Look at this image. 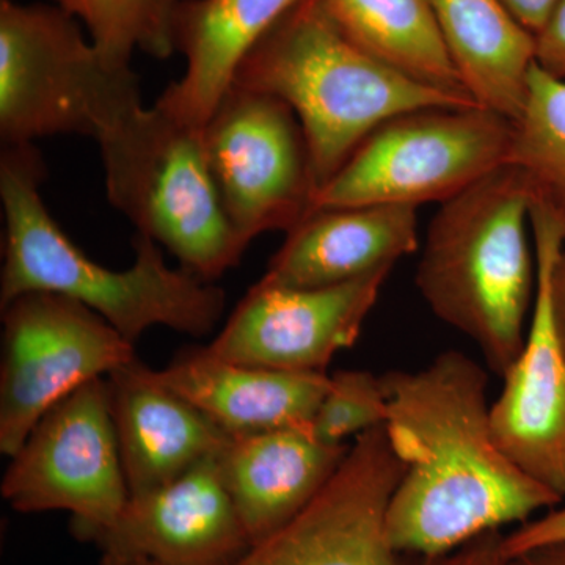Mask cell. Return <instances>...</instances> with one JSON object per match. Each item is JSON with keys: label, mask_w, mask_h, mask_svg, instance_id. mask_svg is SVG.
<instances>
[{"label": "cell", "mask_w": 565, "mask_h": 565, "mask_svg": "<svg viewBox=\"0 0 565 565\" xmlns=\"http://www.w3.org/2000/svg\"><path fill=\"white\" fill-rule=\"evenodd\" d=\"M565 542V505L552 509L548 514L530 520L504 534L503 550L505 556L535 548V546Z\"/></svg>", "instance_id": "484cf974"}, {"label": "cell", "mask_w": 565, "mask_h": 565, "mask_svg": "<svg viewBox=\"0 0 565 565\" xmlns=\"http://www.w3.org/2000/svg\"><path fill=\"white\" fill-rule=\"evenodd\" d=\"M159 384L210 416L230 435L278 429L311 430L330 385L327 373H289L215 359L203 348L181 353Z\"/></svg>", "instance_id": "ac0fdd59"}, {"label": "cell", "mask_w": 565, "mask_h": 565, "mask_svg": "<svg viewBox=\"0 0 565 565\" xmlns=\"http://www.w3.org/2000/svg\"><path fill=\"white\" fill-rule=\"evenodd\" d=\"M182 0H55L84 24L99 52L117 66H131L145 52L167 58L174 51V18Z\"/></svg>", "instance_id": "603a6c76"}, {"label": "cell", "mask_w": 565, "mask_h": 565, "mask_svg": "<svg viewBox=\"0 0 565 565\" xmlns=\"http://www.w3.org/2000/svg\"><path fill=\"white\" fill-rule=\"evenodd\" d=\"M530 32H537L555 9L557 0H500Z\"/></svg>", "instance_id": "83f0119b"}, {"label": "cell", "mask_w": 565, "mask_h": 565, "mask_svg": "<svg viewBox=\"0 0 565 565\" xmlns=\"http://www.w3.org/2000/svg\"><path fill=\"white\" fill-rule=\"evenodd\" d=\"M515 126L484 107H430L382 122L316 192L321 207L445 203L508 166Z\"/></svg>", "instance_id": "52a82bcc"}, {"label": "cell", "mask_w": 565, "mask_h": 565, "mask_svg": "<svg viewBox=\"0 0 565 565\" xmlns=\"http://www.w3.org/2000/svg\"><path fill=\"white\" fill-rule=\"evenodd\" d=\"M382 382L386 437L405 467L386 511V533L401 555H448L563 503L498 445L489 375L473 359L445 351Z\"/></svg>", "instance_id": "6da1fadb"}, {"label": "cell", "mask_w": 565, "mask_h": 565, "mask_svg": "<svg viewBox=\"0 0 565 565\" xmlns=\"http://www.w3.org/2000/svg\"><path fill=\"white\" fill-rule=\"evenodd\" d=\"M44 178L46 166L35 145H2L0 308L29 292L58 294L90 308L132 344L151 327L195 338L217 327L226 307L223 289L184 267L167 266L151 237L136 233L129 269H107L88 258L47 211L40 192Z\"/></svg>", "instance_id": "7a4b0ae2"}, {"label": "cell", "mask_w": 565, "mask_h": 565, "mask_svg": "<svg viewBox=\"0 0 565 565\" xmlns=\"http://www.w3.org/2000/svg\"><path fill=\"white\" fill-rule=\"evenodd\" d=\"M217 456L170 484L131 494L115 525L92 542L102 552L128 553L156 565L236 563L252 542L223 484Z\"/></svg>", "instance_id": "5bb4252c"}, {"label": "cell", "mask_w": 565, "mask_h": 565, "mask_svg": "<svg viewBox=\"0 0 565 565\" xmlns=\"http://www.w3.org/2000/svg\"><path fill=\"white\" fill-rule=\"evenodd\" d=\"M535 292L525 344L490 408L498 445L526 475L565 501V349L553 308L552 273L565 223L531 203Z\"/></svg>", "instance_id": "7c38bea8"}, {"label": "cell", "mask_w": 565, "mask_h": 565, "mask_svg": "<svg viewBox=\"0 0 565 565\" xmlns=\"http://www.w3.org/2000/svg\"><path fill=\"white\" fill-rule=\"evenodd\" d=\"M349 448L323 444L305 429L232 435L218 452V470L252 545L300 514L337 473Z\"/></svg>", "instance_id": "e0dca14e"}, {"label": "cell", "mask_w": 565, "mask_h": 565, "mask_svg": "<svg viewBox=\"0 0 565 565\" xmlns=\"http://www.w3.org/2000/svg\"><path fill=\"white\" fill-rule=\"evenodd\" d=\"M418 207H321L286 233L262 278L285 288H327L393 269L419 248Z\"/></svg>", "instance_id": "2e32d148"}, {"label": "cell", "mask_w": 565, "mask_h": 565, "mask_svg": "<svg viewBox=\"0 0 565 565\" xmlns=\"http://www.w3.org/2000/svg\"><path fill=\"white\" fill-rule=\"evenodd\" d=\"M390 273L311 289L259 280L204 352L264 370L326 373L333 356L359 340Z\"/></svg>", "instance_id": "4fadbf2b"}, {"label": "cell", "mask_w": 565, "mask_h": 565, "mask_svg": "<svg viewBox=\"0 0 565 565\" xmlns=\"http://www.w3.org/2000/svg\"><path fill=\"white\" fill-rule=\"evenodd\" d=\"M514 126L509 163L525 178L531 203L542 204L565 223V81L535 63Z\"/></svg>", "instance_id": "7402d4cb"}, {"label": "cell", "mask_w": 565, "mask_h": 565, "mask_svg": "<svg viewBox=\"0 0 565 565\" xmlns=\"http://www.w3.org/2000/svg\"><path fill=\"white\" fill-rule=\"evenodd\" d=\"M322 2L345 35L379 61L438 90L468 95L446 51L429 0Z\"/></svg>", "instance_id": "44dd1931"}, {"label": "cell", "mask_w": 565, "mask_h": 565, "mask_svg": "<svg viewBox=\"0 0 565 565\" xmlns=\"http://www.w3.org/2000/svg\"><path fill=\"white\" fill-rule=\"evenodd\" d=\"M107 199L180 259L215 281L243 259L248 245L234 232L212 178L203 128L158 106L131 111L102 140Z\"/></svg>", "instance_id": "5b68a950"}, {"label": "cell", "mask_w": 565, "mask_h": 565, "mask_svg": "<svg viewBox=\"0 0 565 565\" xmlns=\"http://www.w3.org/2000/svg\"><path fill=\"white\" fill-rule=\"evenodd\" d=\"M552 294L557 330H559L561 341L565 349V250L557 256L555 266H553Z\"/></svg>", "instance_id": "f546056e"}, {"label": "cell", "mask_w": 565, "mask_h": 565, "mask_svg": "<svg viewBox=\"0 0 565 565\" xmlns=\"http://www.w3.org/2000/svg\"><path fill=\"white\" fill-rule=\"evenodd\" d=\"M131 66L107 61L58 6L0 0V140L52 136L99 141L139 109Z\"/></svg>", "instance_id": "8992f818"}, {"label": "cell", "mask_w": 565, "mask_h": 565, "mask_svg": "<svg viewBox=\"0 0 565 565\" xmlns=\"http://www.w3.org/2000/svg\"><path fill=\"white\" fill-rule=\"evenodd\" d=\"M129 497L170 484L217 456L232 435L152 377L139 359L107 375Z\"/></svg>", "instance_id": "9a60e30c"}, {"label": "cell", "mask_w": 565, "mask_h": 565, "mask_svg": "<svg viewBox=\"0 0 565 565\" xmlns=\"http://www.w3.org/2000/svg\"><path fill=\"white\" fill-rule=\"evenodd\" d=\"M233 84L291 107L307 139L316 192L382 122L430 107L478 106L379 61L345 35L322 0L289 10L248 52Z\"/></svg>", "instance_id": "3957f363"}, {"label": "cell", "mask_w": 565, "mask_h": 565, "mask_svg": "<svg viewBox=\"0 0 565 565\" xmlns=\"http://www.w3.org/2000/svg\"><path fill=\"white\" fill-rule=\"evenodd\" d=\"M503 565H565V542L535 546V548L505 556Z\"/></svg>", "instance_id": "f1b7e54d"}, {"label": "cell", "mask_w": 565, "mask_h": 565, "mask_svg": "<svg viewBox=\"0 0 565 565\" xmlns=\"http://www.w3.org/2000/svg\"><path fill=\"white\" fill-rule=\"evenodd\" d=\"M0 310V452L13 457L55 404L137 356L106 319L68 297L29 292Z\"/></svg>", "instance_id": "9c48e42d"}, {"label": "cell", "mask_w": 565, "mask_h": 565, "mask_svg": "<svg viewBox=\"0 0 565 565\" xmlns=\"http://www.w3.org/2000/svg\"><path fill=\"white\" fill-rule=\"evenodd\" d=\"M10 459L0 493L14 511L70 512L81 541L114 526L129 489L107 379H93L55 404Z\"/></svg>", "instance_id": "ba28073f"}, {"label": "cell", "mask_w": 565, "mask_h": 565, "mask_svg": "<svg viewBox=\"0 0 565 565\" xmlns=\"http://www.w3.org/2000/svg\"><path fill=\"white\" fill-rule=\"evenodd\" d=\"M465 92L478 106L519 120L535 65L534 33L500 0H429Z\"/></svg>", "instance_id": "ffe728a7"}, {"label": "cell", "mask_w": 565, "mask_h": 565, "mask_svg": "<svg viewBox=\"0 0 565 565\" xmlns=\"http://www.w3.org/2000/svg\"><path fill=\"white\" fill-rule=\"evenodd\" d=\"M534 39L535 63L550 76L565 81V0H557Z\"/></svg>", "instance_id": "d4e9b609"}, {"label": "cell", "mask_w": 565, "mask_h": 565, "mask_svg": "<svg viewBox=\"0 0 565 565\" xmlns=\"http://www.w3.org/2000/svg\"><path fill=\"white\" fill-rule=\"evenodd\" d=\"M531 195L512 163L440 204L424 239L416 288L440 321L470 338L503 377L533 310Z\"/></svg>", "instance_id": "277c9868"}, {"label": "cell", "mask_w": 565, "mask_h": 565, "mask_svg": "<svg viewBox=\"0 0 565 565\" xmlns=\"http://www.w3.org/2000/svg\"><path fill=\"white\" fill-rule=\"evenodd\" d=\"M503 541L504 534L501 531H492L448 555L424 559L422 565H503Z\"/></svg>", "instance_id": "4316f807"}, {"label": "cell", "mask_w": 565, "mask_h": 565, "mask_svg": "<svg viewBox=\"0 0 565 565\" xmlns=\"http://www.w3.org/2000/svg\"><path fill=\"white\" fill-rule=\"evenodd\" d=\"M385 427L355 437L318 497L232 565H405L386 533V511L404 475ZM99 565H156L103 550Z\"/></svg>", "instance_id": "8fae6325"}, {"label": "cell", "mask_w": 565, "mask_h": 565, "mask_svg": "<svg viewBox=\"0 0 565 565\" xmlns=\"http://www.w3.org/2000/svg\"><path fill=\"white\" fill-rule=\"evenodd\" d=\"M302 0H182L174 18V50L185 71L154 106L204 128L248 52Z\"/></svg>", "instance_id": "d6986e66"}, {"label": "cell", "mask_w": 565, "mask_h": 565, "mask_svg": "<svg viewBox=\"0 0 565 565\" xmlns=\"http://www.w3.org/2000/svg\"><path fill=\"white\" fill-rule=\"evenodd\" d=\"M386 393L382 375L367 371H338L316 412L311 433L327 445H348L374 427L385 426Z\"/></svg>", "instance_id": "cb8c5ba5"}, {"label": "cell", "mask_w": 565, "mask_h": 565, "mask_svg": "<svg viewBox=\"0 0 565 565\" xmlns=\"http://www.w3.org/2000/svg\"><path fill=\"white\" fill-rule=\"evenodd\" d=\"M203 143L223 210L245 244L291 232L313 210L307 139L282 99L233 84L204 125Z\"/></svg>", "instance_id": "30bf717a"}]
</instances>
